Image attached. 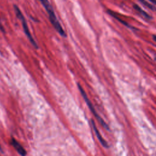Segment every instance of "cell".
<instances>
[{"mask_svg":"<svg viewBox=\"0 0 156 156\" xmlns=\"http://www.w3.org/2000/svg\"><path fill=\"white\" fill-rule=\"evenodd\" d=\"M41 2L42 3V5H43V6L46 9L47 12H48V14L49 15V18H50V22H51V24L53 26V27L54 28V29L59 32V34L61 36H62L63 37H66L67 34H66L65 31L63 30L62 26H61L60 22L59 21V20L56 15V14L54 12V9H53V6H51V5L48 1H41Z\"/></svg>","mask_w":156,"mask_h":156,"instance_id":"6da1fadb","label":"cell"},{"mask_svg":"<svg viewBox=\"0 0 156 156\" xmlns=\"http://www.w3.org/2000/svg\"><path fill=\"white\" fill-rule=\"evenodd\" d=\"M77 87H78V89H79V90L80 91V93H81V94L82 95V96H83L84 99L85 100L86 104H87L88 107H89L90 110H91V112H92V113L93 114V115L95 116V118L97 119V120L99 122V123L102 126V127H103L104 129H106L107 130V131H110V128H109L108 125L105 122V121L99 115V114L98 113V112H96V110H95L94 106H93L92 102L90 101V100L89 98H88V96H87V94H86L85 90H84V89L83 88V87H82L80 84H77Z\"/></svg>","mask_w":156,"mask_h":156,"instance_id":"7a4b0ae2","label":"cell"},{"mask_svg":"<svg viewBox=\"0 0 156 156\" xmlns=\"http://www.w3.org/2000/svg\"><path fill=\"white\" fill-rule=\"evenodd\" d=\"M14 9H15V14H16V15L17 17V18L18 19H20L21 21V23H22V26H23V30H24V32H25L27 37L28 38L29 41H30V42L31 43V44L35 48H38V45L37 44V42H35V41L33 37L32 36V34H31L30 31H29V29L28 28V23L26 22V20L24 18V17L23 16V14L21 13L20 9H19V8L16 5H14Z\"/></svg>","mask_w":156,"mask_h":156,"instance_id":"3957f363","label":"cell"},{"mask_svg":"<svg viewBox=\"0 0 156 156\" xmlns=\"http://www.w3.org/2000/svg\"><path fill=\"white\" fill-rule=\"evenodd\" d=\"M11 143L21 156H26V155L27 152H26V150L20 144V143L18 141H17L14 138L12 137L11 140Z\"/></svg>","mask_w":156,"mask_h":156,"instance_id":"277c9868","label":"cell"},{"mask_svg":"<svg viewBox=\"0 0 156 156\" xmlns=\"http://www.w3.org/2000/svg\"><path fill=\"white\" fill-rule=\"evenodd\" d=\"M92 126H93V130L95 132V134L98 138V139L99 140V142L101 143V144L102 145V146H104V148H109V145L107 143V142L103 138V137L101 136L100 132H99L98 129H97L96 126V125L94 122V121L93 120H92Z\"/></svg>","mask_w":156,"mask_h":156,"instance_id":"5b68a950","label":"cell"},{"mask_svg":"<svg viewBox=\"0 0 156 156\" xmlns=\"http://www.w3.org/2000/svg\"><path fill=\"white\" fill-rule=\"evenodd\" d=\"M107 13H108L110 15H111L112 17H113V18H115V19H116L117 20H118L119 22H120L121 23H122V24L126 26V27H128V28H131V29L132 28V27H131L127 22H126L125 21L122 20L119 16H117V15H116V14H115V12H113L112 11H111V10H107Z\"/></svg>","mask_w":156,"mask_h":156,"instance_id":"8992f818","label":"cell"},{"mask_svg":"<svg viewBox=\"0 0 156 156\" xmlns=\"http://www.w3.org/2000/svg\"><path fill=\"white\" fill-rule=\"evenodd\" d=\"M134 8L143 17H144L145 18L148 19V20H151L152 19V17L150 16L146 12H145V11H143L138 5L134 4L133 6Z\"/></svg>","mask_w":156,"mask_h":156,"instance_id":"52a82bcc","label":"cell"},{"mask_svg":"<svg viewBox=\"0 0 156 156\" xmlns=\"http://www.w3.org/2000/svg\"><path fill=\"white\" fill-rule=\"evenodd\" d=\"M140 2L141 3H142L144 6H145L146 7H147L148 8L151 9L152 11H156V8L154 7V5H151V4H149L148 2H145V1H140Z\"/></svg>","mask_w":156,"mask_h":156,"instance_id":"ba28073f","label":"cell"},{"mask_svg":"<svg viewBox=\"0 0 156 156\" xmlns=\"http://www.w3.org/2000/svg\"><path fill=\"white\" fill-rule=\"evenodd\" d=\"M0 30H1V31H2V32H5V28H4V27H3V24H2V22H1V20H0Z\"/></svg>","mask_w":156,"mask_h":156,"instance_id":"9c48e42d","label":"cell"},{"mask_svg":"<svg viewBox=\"0 0 156 156\" xmlns=\"http://www.w3.org/2000/svg\"><path fill=\"white\" fill-rule=\"evenodd\" d=\"M150 2L153 3L154 5H156V1H155V0H150Z\"/></svg>","mask_w":156,"mask_h":156,"instance_id":"30bf717a","label":"cell"},{"mask_svg":"<svg viewBox=\"0 0 156 156\" xmlns=\"http://www.w3.org/2000/svg\"><path fill=\"white\" fill-rule=\"evenodd\" d=\"M152 38H153V40H154L155 42H156V35H152Z\"/></svg>","mask_w":156,"mask_h":156,"instance_id":"8fae6325","label":"cell"},{"mask_svg":"<svg viewBox=\"0 0 156 156\" xmlns=\"http://www.w3.org/2000/svg\"><path fill=\"white\" fill-rule=\"evenodd\" d=\"M0 151H1L2 152H3V149H2V146H0Z\"/></svg>","mask_w":156,"mask_h":156,"instance_id":"7c38bea8","label":"cell"}]
</instances>
